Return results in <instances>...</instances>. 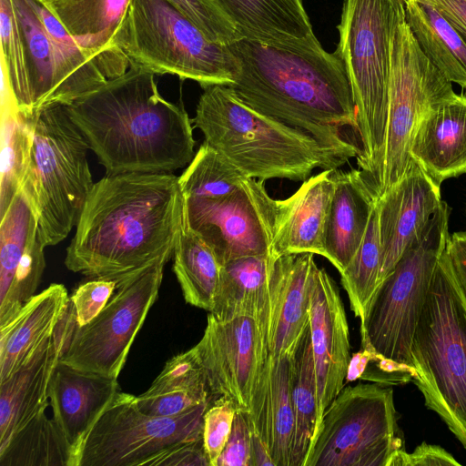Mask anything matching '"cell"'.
I'll use <instances>...</instances> for the list:
<instances>
[{"mask_svg":"<svg viewBox=\"0 0 466 466\" xmlns=\"http://www.w3.org/2000/svg\"><path fill=\"white\" fill-rule=\"evenodd\" d=\"M238 61L229 86L248 106L312 137L340 167L360 153L356 106L345 65L314 33L265 44L240 38L228 45Z\"/></svg>","mask_w":466,"mask_h":466,"instance_id":"6da1fadb","label":"cell"},{"mask_svg":"<svg viewBox=\"0 0 466 466\" xmlns=\"http://www.w3.org/2000/svg\"><path fill=\"white\" fill-rule=\"evenodd\" d=\"M184 218V196L171 172L106 174L86 198L65 264L117 288L173 257Z\"/></svg>","mask_w":466,"mask_h":466,"instance_id":"7a4b0ae2","label":"cell"},{"mask_svg":"<svg viewBox=\"0 0 466 466\" xmlns=\"http://www.w3.org/2000/svg\"><path fill=\"white\" fill-rule=\"evenodd\" d=\"M66 106L106 174L171 172L194 157L191 119L150 72L129 67Z\"/></svg>","mask_w":466,"mask_h":466,"instance_id":"3957f363","label":"cell"},{"mask_svg":"<svg viewBox=\"0 0 466 466\" xmlns=\"http://www.w3.org/2000/svg\"><path fill=\"white\" fill-rule=\"evenodd\" d=\"M192 121L248 177L304 181L315 168L339 167L312 137L248 106L229 86L204 88Z\"/></svg>","mask_w":466,"mask_h":466,"instance_id":"277c9868","label":"cell"},{"mask_svg":"<svg viewBox=\"0 0 466 466\" xmlns=\"http://www.w3.org/2000/svg\"><path fill=\"white\" fill-rule=\"evenodd\" d=\"M413 381L466 451V298L446 248L411 343Z\"/></svg>","mask_w":466,"mask_h":466,"instance_id":"5b68a950","label":"cell"},{"mask_svg":"<svg viewBox=\"0 0 466 466\" xmlns=\"http://www.w3.org/2000/svg\"><path fill=\"white\" fill-rule=\"evenodd\" d=\"M406 20L403 0H344L337 50L345 65L356 106L357 164L368 180L385 141L391 46Z\"/></svg>","mask_w":466,"mask_h":466,"instance_id":"8992f818","label":"cell"},{"mask_svg":"<svg viewBox=\"0 0 466 466\" xmlns=\"http://www.w3.org/2000/svg\"><path fill=\"white\" fill-rule=\"evenodd\" d=\"M114 45L130 67L190 79L203 88L231 86L238 72L228 46L210 41L167 0H132Z\"/></svg>","mask_w":466,"mask_h":466,"instance_id":"52a82bcc","label":"cell"},{"mask_svg":"<svg viewBox=\"0 0 466 466\" xmlns=\"http://www.w3.org/2000/svg\"><path fill=\"white\" fill-rule=\"evenodd\" d=\"M88 149L66 105L35 114L31 161L22 187L37 213L46 247L63 241L79 220L95 184Z\"/></svg>","mask_w":466,"mask_h":466,"instance_id":"ba28073f","label":"cell"},{"mask_svg":"<svg viewBox=\"0 0 466 466\" xmlns=\"http://www.w3.org/2000/svg\"><path fill=\"white\" fill-rule=\"evenodd\" d=\"M451 208L442 200L420 236L379 284L360 319L361 348L413 367L411 343L448 239Z\"/></svg>","mask_w":466,"mask_h":466,"instance_id":"9c48e42d","label":"cell"},{"mask_svg":"<svg viewBox=\"0 0 466 466\" xmlns=\"http://www.w3.org/2000/svg\"><path fill=\"white\" fill-rule=\"evenodd\" d=\"M393 390L344 386L324 410L304 466H389L405 450Z\"/></svg>","mask_w":466,"mask_h":466,"instance_id":"30bf717a","label":"cell"},{"mask_svg":"<svg viewBox=\"0 0 466 466\" xmlns=\"http://www.w3.org/2000/svg\"><path fill=\"white\" fill-rule=\"evenodd\" d=\"M452 93L451 83L423 54L406 20L400 24L391 46L385 141L367 180L376 198L397 184L412 162L410 146L425 111Z\"/></svg>","mask_w":466,"mask_h":466,"instance_id":"8fae6325","label":"cell"},{"mask_svg":"<svg viewBox=\"0 0 466 466\" xmlns=\"http://www.w3.org/2000/svg\"><path fill=\"white\" fill-rule=\"evenodd\" d=\"M204 402L177 415L141 411L137 396L117 391L87 434L77 466H147L167 448L202 438Z\"/></svg>","mask_w":466,"mask_h":466,"instance_id":"7c38bea8","label":"cell"},{"mask_svg":"<svg viewBox=\"0 0 466 466\" xmlns=\"http://www.w3.org/2000/svg\"><path fill=\"white\" fill-rule=\"evenodd\" d=\"M165 263L118 286L88 324L74 325L60 361L76 369L117 379L133 341L155 303ZM75 316V315H74Z\"/></svg>","mask_w":466,"mask_h":466,"instance_id":"4fadbf2b","label":"cell"},{"mask_svg":"<svg viewBox=\"0 0 466 466\" xmlns=\"http://www.w3.org/2000/svg\"><path fill=\"white\" fill-rule=\"evenodd\" d=\"M264 182L249 177L221 198H184L186 223L212 248L221 266L238 258L269 255L277 206Z\"/></svg>","mask_w":466,"mask_h":466,"instance_id":"5bb4252c","label":"cell"},{"mask_svg":"<svg viewBox=\"0 0 466 466\" xmlns=\"http://www.w3.org/2000/svg\"><path fill=\"white\" fill-rule=\"evenodd\" d=\"M193 349L214 400L223 397L248 411L268 356L258 321L251 316L219 319L209 313L204 334Z\"/></svg>","mask_w":466,"mask_h":466,"instance_id":"9a60e30c","label":"cell"},{"mask_svg":"<svg viewBox=\"0 0 466 466\" xmlns=\"http://www.w3.org/2000/svg\"><path fill=\"white\" fill-rule=\"evenodd\" d=\"M0 326L34 296L46 261L38 216L21 186L0 217Z\"/></svg>","mask_w":466,"mask_h":466,"instance_id":"2e32d148","label":"cell"},{"mask_svg":"<svg viewBox=\"0 0 466 466\" xmlns=\"http://www.w3.org/2000/svg\"><path fill=\"white\" fill-rule=\"evenodd\" d=\"M309 328L318 390L317 432L324 410L345 386L351 358L339 290L326 269L318 266L313 272Z\"/></svg>","mask_w":466,"mask_h":466,"instance_id":"e0dca14e","label":"cell"},{"mask_svg":"<svg viewBox=\"0 0 466 466\" xmlns=\"http://www.w3.org/2000/svg\"><path fill=\"white\" fill-rule=\"evenodd\" d=\"M441 202V185L414 160L402 178L377 198L381 244L379 284L420 236Z\"/></svg>","mask_w":466,"mask_h":466,"instance_id":"ac0fdd59","label":"cell"},{"mask_svg":"<svg viewBox=\"0 0 466 466\" xmlns=\"http://www.w3.org/2000/svg\"><path fill=\"white\" fill-rule=\"evenodd\" d=\"M69 305L52 337L9 379L0 382V447L50 403L52 375L74 325Z\"/></svg>","mask_w":466,"mask_h":466,"instance_id":"d6986e66","label":"cell"},{"mask_svg":"<svg viewBox=\"0 0 466 466\" xmlns=\"http://www.w3.org/2000/svg\"><path fill=\"white\" fill-rule=\"evenodd\" d=\"M314 254L274 259L270 278V309L267 329L268 354H292L309 324Z\"/></svg>","mask_w":466,"mask_h":466,"instance_id":"ffe728a7","label":"cell"},{"mask_svg":"<svg viewBox=\"0 0 466 466\" xmlns=\"http://www.w3.org/2000/svg\"><path fill=\"white\" fill-rule=\"evenodd\" d=\"M117 391L116 378L78 370L60 360L56 366L49 400L53 419L70 446L73 466H77L87 434Z\"/></svg>","mask_w":466,"mask_h":466,"instance_id":"44dd1931","label":"cell"},{"mask_svg":"<svg viewBox=\"0 0 466 466\" xmlns=\"http://www.w3.org/2000/svg\"><path fill=\"white\" fill-rule=\"evenodd\" d=\"M334 170H323L304 180L288 198L276 199L272 258L302 253L325 257L324 233L335 188Z\"/></svg>","mask_w":466,"mask_h":466,"instance_id":"7402d4cb","label":"cell"},{"mask_svg":"<svg viewBox=\"0 0 466 466\" xmlns=\"http://www.w3.org/2000/svg\"><path fill=\"white\" fill-rule=\"evenodd\" d=\"M410 154L439 185L466 173V96L454 92L428 107Z\"/></svg>","mask_w":466,"mask_h":466,"instance_id":"603a6c76","label":"cell"},{"mask_svg":"<svg viewBox=\"0 0 466 466\" xmlns=\"http://www.w3.org/2000/svg\"><path fill=\"white\" fill-rule=\"evenodd\" d=\"M26 59L28 102L24 112L35 115L53 105H69L81 96L53 38L31 0H13Z\"/></svg>","mask_w":466,"mask_h":466,"instance_id":"cb8c5ba5","label":"cell"},{"mask_svg":"<svg viewBox=\"0 0 466 466\" xmlns=\"http://www.w3.org/2000/svg\"><path fill=\"white\" fill-rule=\"evenodd\" d=\"M43 2L96 62L107 80L120 76L129 69V62L114 45V38L132 0Z\"/></svg>","mask_w":466,"mask_h":466,"instance_id":"d4e9b609","label":"cell"},{"mask_svg":"<svg viewBox=\"0 0 466 466\" xmlns=\"http://www.w3.org/2000/svg\"><path fill=\"white\" fill-rule=\"evenodd\" d=\"M292 354H268L248 410L250 425L267 445L275 466H289L295 415L291 399Z\"/></svg>","mask_w":466,"mask_h":466,"instance_id":"484cf974","label":"cell"},{"mask_svg":"<svg viewBox=\"0 0 466 466\" xmlns=\"http://www.w3.org/2000/svg\"><path fill=\"white\" fill-rule=\"evenodd\" d=\"M69 301L65 286L52 284L0 326V382L9 379L52 337Z\"/></svg>","mask_w":466,"mask_h":466,"instance_id":"4316f807","label":"cell"},{"mask_svg":"<svg viewBox=\"0 0 466 466\" xmlns=\"http://www.w3.org/2000/svg\"><path fill=\"white\" fill-rule=\"evenodd\" d=\"M335 188L324 233L325 257L339 272L357 252L375 201L360 169L334 170Z\"/></svg>","mask_w":466,"mask_h":466,"instance_id":"83f0119b","label":"cell"},{"mask_svg":"<svg viewBox=\"0 0 466 466\" xmlns=\"http://www.w3.org/2000/svg\"><path fill=\"white\" fill-rule=\"evenodd\" d=\"M274 258L269 255L238 258L221 267L211 313L219 319L254 317L266 339L270 309V278Z\"/></svg>","mask_w":466,"mask_h":466,"instance_id":"f1b7e54d","label":"cell"},{"mask_svg":"<svg viewBox=\"0 0 466 466\" xmlns=\"http://www.w3.org/2000/svg\"><path fill=\"white\" fill-rule=\"evenodd\" d=\"M242 38L286 43L313 34L302 0H215Z\"/></svg>","mask_w":466,"mask_h":466,"instance_id":"f546056e","label":"cell"},{"mask_svg":"<svg viewBox=\"0 0 466 466\" xmlns=\"http://www.w3.org/2000/svg\"><path fill=\"white\" fill-rule=\"evenodd\" d=\"M213 402L203 369L193 348L171 358L137 404L148 415H177L204 402Z\"/></svg>","mask_w":466,"mask_h":466,"instance_id":"4dcf8cb0","label":"cell"},{"mask_svg":"<svg viewBox=\"0 0 466 466\" xmlns=\"http://www.w3.org/2000/svg\"><path fill=\"white\" fill-rule=\"evenodd\" d=\"M406 22L420 49L451 82L466 90V43L456 29L431 5L405 3Z\"/></svg>","mask_w":466,"mask_h":466,"instance_id":"1f68e13d","label":"cell"},{"mask_svg":"<svg viewBox=\"0 0 466 466\" xmlns=\"http://www.w3.org/2000/svg\"><path fill=\"white\" fill-rule=\"evenodd\" d=\"M35 115L18 109L2 80V142L0 217L20 189L27 173L33 147Z\"/></svg>","mask_w":466,"mask_h":466,"instance_id":"d6a6232c","label":"cell"},{"mask_svg":"<svg viewBox=\"0 0 466 466\" xmlns=\"http://www.w3.org/2000/svg\"><path fill=\"white\" fill-rule=\"evenodd\" d=\"M173 271L187 303L212 311L221 264L212 248L184 223L173 253Z\"/></svg>","mask_w":466,"mask_h":466,"instance_id":"836d02e7","label":"cell"},{"mask_svg":"<svg viewBox=\"0 0 466 466\" xmlns=\"http://www.w3.org/2000/svg\"><path fill=\"white\" fill-rule=\"evenodd\" d=\"M295 427L289 466H304L318 422V390L309 324L292 353Z\"/></svg>","mask_w":466,"mask_h":466,"instance_id":"e575fe53","label":"cell"},{"mask_svg":"<svg viewBox=\"0 0 466 466\" xmlns=\"http://www.w3.org/2000/svg\"><path fill=\"white\" fill-rule=\"evenodd\" d=\"M0 466H73V454L55 420L44 411L0 447Z\"/></svg>","mask_w":466,"mask_h":466,"instance_id":"d590c367","label":"cell"},{"mask_svg":"<svg viewBox=\"0 0 466 466\" xmlns=\"http://www.w3.org/2000/svg\"><path fill=\"white\" fill-rule=\"evenodd\" d=\"M249 178L207 142L199 147L178 182L184 198H216L227 196Z\"/></svg>","mask_w":466,"mask_h":466,"instance_id":"8d00e7d4","label":"cell"},{"mask_svg":"<svg viewBox=\"0 0 466 466\" xmlns=\"http://www.w3.org/2000/svg\"><path fill=\"white\" fill-rule=\"evenodd\" d=\"M380 267L381 244L376 199L364 238L340 273L341 284L349 296L350 309L360 319L379 285Z\"/></svg>","mask_w":466,"mask_h":466,"instance_id":"74e56055","label":"cell"},{"mask_svg":"<svg viewBox=\"0 0 466 466\" xmlns=\"http://www.w3.org/2000/svg\"><path fill=\"white\" fill-rule=\"evenodd\" d=\"M2 79L22 112L28 102L26 59L20 25L13 0H0Z\"/></svg>","mask_w":466,"mask_h":466,"instance_id":"f35d334b","label":"cell"},{"mask_svg":"<svg viewBox=\"0 0 466 466\" xmlns=\"http://www.w3.org/2000/svg\"><path fill=\"white\" fill-rule=\"evenodd\" d=\"M212 42L229 45L241 37L215 0H167Z\"/></svg>","mask_w":466,"mask_h":466,"instance_id":"ab89813d","label":"cell"},{"mask_svg":"<svg viewBox=\"0 0 466 466\" xmlns=\"http://www.w3.org/2000/svg\"><path fill=\"white\" fill-rule=\"evenodd\" d=\"M238 408L229 400H215L204 414L202 438L210 466H216L229 438Z\"/></svg>","mask_w":466,"mask_h":466,"instance_id":"60d3db41","label":"cell"},{"mask_svg":"<svg viewBox=\"0 0 466 466\" xmlns=\"http://www.w3.org/2000/svg\"><path fill=\"white\" fill-rule=\"evenodd\" d=\"M116 289V283L104 279H91L79 285L70 297L76 325L91 322L105 308Z\"/></svg>","mask_w":466,"mask_h":466,"instance_id":"b9f144b4","label":"cell"},{"mask_svg":"<svg viewBox=\"0 0 466 466\" xmlns=\"http://www.w3.org/2000/svg\"><path fill=\"white\" fill-rule=\"evenodd\" d=\"M248 412L238 410L228 442L216 466H253Z\"/></svg>","mask_w":466,"mask_h":466,"instance_id":"7bdbcfd3","label":"cell"},{"mask_svg":"<svg viewBox=\"0 0 466 466\" xmlns=\"http://www.w3.org/2000/svg\"><path fill=\"white\" fill-rule=\"evenodd\" d=\"M147 466H210L203 438L173 445L152 458Z\"/></svg>","mask_w":466,"mask_h":466,"instance_id":"ee69618b","label":"cell"},{"mask_svg":"<svg viewBox=\"0 0 466 466\" xmlns=\"http://www.w3.org/2000/svg\"><path fill=\"white\" fill-rule=\"evenodd\" d=\"M415 377L414 368L389 360L371 350L370 359L360 380L397 385L413 380Z\"/></svg>","mask_w":466,"mask_h":466,"instance_id":"f6af8a7d","label":"cell"},{"mask_svg":"<svg viewBox=\"0 0 466 466\" xmlns=\"http://www.w3.org/2000/svg\"><path fill=\"white\" fill-rule=\"evenodd\" d=\"M458 466L461 463L442 447L422 442L411 453L398 451L389 466Z\"/></svg>","mask_w":466,"mask_h":466,"instance_id":"bcb514c9","label":"cell"},{"mask_svg":"<svg viewBox=\"0 0 466 466\" xmlns=\"http://www.w3.org/2000/svg\"><path fill=\"white\" fill-rule=\"evenodd\" d=\"M446 250L454 273L466 297V230L450 235Z\"/></svg>","mask_w":466,"mask_h":466,"instance_id":"7dc6e473","label":"cell"},{"mask_svg":"<svg viewBox=\"0 0 466 466\" xmlns=\"http://www.w3.org/2000/svg\"><path fill=\"white\" fill-rule=\"evenodd\" d=\"M425 4L434 7L466 43V0H431Z\"/></svg>","mask_w":466,"mask_h":466,"instance_id":"c3c4849f","label":"cell"},{"mask_svg":"<svg viewBox=\"0 0 466 466\" xmlns=\"http://www.w3.org/2000/svg\"><path fill=\"white\" fill-rule=\"evenodd\" d=\"M371 350L362 349L354 353L350 360L345 383L352 382L361 378L370 359Z\"/></svg>","mask_w":466,"mask_h":466,"instance_id":"681fc988","label":"cell"},{"mask_svg":"<svg viewBox=\"0 0 466 466\" xmlns=\"http://www.w3.org/2000/svg\"><path fill=\"white\" fill-rule=\"evenodd\" d=\"M251 431L253 466H275L269 451L263 440L252 428Z\"/></svg>","mask_w":466,"mask_h":466,"instance_id":"f907efd6","label":"cell"},{"mask_svg":"<svg viewBox=\"0 0 466 466\" xmlns=\"http://www.w3.org/2000/svg\"><path fill=\"white\" fill-rule=\"evenodd\" d=\"M417 1H419V2H422V3H427V2H429V1H431V0H417Z\"/></svg>","mask_w":466,"mask_h":466,"instance_id":"816d5d0a","label":"cell"},{"mask_svg":"<svg viewBox=\"0 0 466 466\" xmlns=\"http://www.w3.org/2000/svg\"><path fill=\"white\" fill-rule=\"evenodd\" d=\"M405 3L410 1H417V0H403Z\"/></svg>","mask_w":466,"mask_h":466,"instance_id":"f5cc1de1","label":"cell"},{"mask_svg":"<svg viewBox=\"0 0 466 466\" xmlns=\"http://www.w3.org/2000/svg\"><path fill=\"white\" fill-rule=\"evenodd\" d=\"M465 213H466V208H465Z\"/></svg>","mask_w":466,"mask_h":466,"instance_id":"db71d44e","label":"cell"},{"mask_svg":"<svg viewBox=\"0 0 466 466\" xmlns=\"http://www.w3.org/2000/svg\"><path fill=\"white\" fill-rule=\"evenodd\" d=\"M43 1H45V0H43Z\"/></svg>","mask_w":466,"mask_h":466,"instance_id":"11a10c76","label":"cell"},{"mask_svg":"<svg viewBox=\"0 0 466 466\" xmlns=\"http://www.w3.org/2000/svg\"><path fill=\"white\" fill-rule=\"evenodd\" d=\"M466 298V297H465Z\"/></svg>","mask_w":466,"mask_h":466,"instance_id":"9f6ffc18","label":"cell"}]
</instances>
